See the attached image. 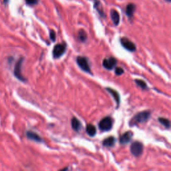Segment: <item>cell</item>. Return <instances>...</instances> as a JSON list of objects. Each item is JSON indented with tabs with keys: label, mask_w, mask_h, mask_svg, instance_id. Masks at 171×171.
I'll return each instance as SVG.
<instances>
[{
	"label": "cell",
	"mask_w": 171,
	"mask_h": 171,
	"mask_svg": "<svg viewBox=\"0 0 171 171\" xmlns=\"http://www.w3.org/2000/svg\"><path fill=\"white\" fill-rule=\"evenodd\" d=\"M151 112L148 110L143 111L136 114L130 120L129 125L130 126H134L138 124H142L148 121L151 117Z\"/></svg>",
	"instance_id": "cell-1"
},
{
	"label": "cell",
	"mask_w": 171,
	"mask_h": 171,
	"mask_svg": "<svg viewBox=\"0 0 171 171\" xmlns=\"http://www.w3.org/2000/svg\"><path fill=\"white\" fill-rule=\"evenodd\" d=\"M76 61L77 65H78V66L83 71L87 72V73L92 74L89 61H88L86 58L83 57V56H78V57L77 58Z\"/></svg>",
	"instance_id": "cell-2"
},
{
	"label": "cell",
	"mask_w": 171,
	"mask_h": 171,
	"mask_svg": "<svg viewBox=\"0 0 171 171\" xmlns=\"http://www.w3.org/2000/svg\"><path fill=\"white\" fill-rule=\"evenodd\" d=\"M66 47L67 45L65 43L56 45L52 51L53 58L54 59H58L61 57L64 54V53L66 52Z\"/></svg>",
	"instance_id": "cell-3"
},
{
	"label": "cell",
	"mask_w": 171,
	"mask_h": 171,
	"mask_svg": "<svg viewBox=\"0 0 171 171\" xmlns=\"http://www.w3.org/2000/svg\"><path fill=\"white\" fill-rule=\"evenodd\" d=\"M144 150L143 144L140 142L135 141L131 144L130 151L134 156L138 157L142 154Z\"/></svg>",
	"instance_id": "cell-4"
},
{
	"label": "cell",
	"mask_w": 171,
	"mask_h": 171,
	"mask_svg": "<svg viewBox=\"0 0 171 171\" xmlns=\"http://www.w3.org/2000/svg\"><path fill=\"white\" fill-rule=\"evenodd\" d=\"M112 120L110 117H105L100 120L99 123V128L102 131H109L112 129Z\"/></svg>",
	"instance_id": "cell-5"
},
{
	"label": "cell",
	"mask_w": 171,
	"mask_h": 171,
	"mask_svg": "<svg viewBox=\"0 0 171 171\" xmlns=\"http://www.w3.org/2000/svg\"><path fill=\"white\" fill-rule=\"evenodd\" d=\"M23 61V58H21L20 60L17 61V63H16L15 68H14V75L19 80H20V81H22V82H26V79L23 76L22 74H21V70Z\"/></svg>",
	"instance_id": "cell-6"
},
{
	"label": "cell",
	"mask_w": 171,
	"mask_h": 171,
	"mask_svg": "<svg viewBox=\"0 0 171 171\" xmlns=\"http://www.w3.org/2000/svg\"><path fill=\"white\" fill-rule=\"evenodd\" d=\"M120 43H121L122 46L126 50L129 51V52H135L136 50V45L132 41H130L129 39L126 38V37H122V38H121Z\"/></svg>",
	"instance_id": "cell-7"
},
{
	"label": "cell",
	"mask_w": 171,
	"mask_h": 171,
	"mask_svg": "<svg viewBox=\"0 0 171 171\" xmlns=\"http://www.w3.org/2000/svg\"><path fill=\"white\" fill-rule=\"evenodd\" d=\"M117 64V60L113 57H110L108 58H106L103 60L102 65L104 68L108 70H111L116 66Z\"/></svg>",
	"instance_id": "cell-8"
},
{
	"label": "cell",
	"mask_w": 171,
	"mask_h": 171,
	"mask_svg": "<svg viewBox=\"0 0 171 171\" xmlns=\"http://www.w3.org/2000/svg\"><path fill=\"white\" fill-rule=\"evenodd\" d=\"M132 136H133V133L131 132V131L126 132L125 133L123 134L121 136H120V143L121 144H123V145H125V144L130 142L131 139H132Z\"/></svg>",
	"instance_id": "cell-9"
},
{
	"label": "cell",
	"mask_w": 171,
	"mask_h": 171,
	"mask_svg": "<svg viewBox=\"0 0 171 171\" xmlns=\"http://www.w3.org/2000/svg\"><path fill=\"white\" fill-rule=\"evenodd\" d=\"M26 136L29 140H34L37 142H42V138L37 133L32 132V131H28L26 133Z\"/></svg>",
	"instance_id": "cell-10"
},
{
	"label": "cell",
	"mask_w": 171,
	"mask_h": 171,
	"mask_svg": "<svg viewBox=\"0 0 171 171\" xmlns=\"http://www.w3.org/2000/svg\"><path fill=\"white\" fill-rule=\"evenodd\" d=\"M106 90L108 91V92L112 96V97L114 98V100L116 101V102L117 104V108H118V106L120 105V97L119 93L117 91H116L115 90L112 89V88H106Z\"/></svg>",
	"instance_id": "cell-11"
},
{
	"label": "cell",
	"mask_w": 171,
	"mask_h": 171,
	"mask_svg": "<svg viewBox=\"0 0 171 171\" xmlns=\"http://www.w3.org/2000/svg\"><path fill=\"white\" fill-rule=\"evenodd\" d=\"M72 127L74 129V130H75L77 132H78L79 131L81 130V122H80V120L76 117H74L72 119Z\"/></svg>",
	"instance_id": "cell-12"
},
{
	"label": "cell",
	"mask_w": 171,
	"mask_h": 171,
	"mask_svg": "<svg viewBox=\"0 0 171 171\" xmlns=\"http://www.w3.org/2000/svg\"><path fill=\"white\" fill-rule=\"evenodd\" d=\"M116 142V138L114 136H110L104 139L102 142V144L104 146L106 147H112L114 146Z\"/></svg>",
	"instance_id": "cell-13"
},
{
	"label": "cell",
	"mask_w": 171,
	"mask_h": 171,
	"mask_svg": "<svg viewBox=\"0 0 171 171\" xmlns=\"http://www.w3.org/2000/svg\"><path fill=\"white\" fill-rule=\"evenodd\" d=\"M110 15L111 18L113 22L114 23V25L118 26L120 23V14L119 13L117 12L116 10H112L110 12Z\"/></svg>",
	"instance_id": "cell-14"
},
{
	"label": "cell",
	"mask_w": 171,
	"mask_h": 171,
	"mask_svg": "<svg viewBox=\"0 0 171 171\" xmlns=\"http://www.w3.org/2000/svg\"><path fill=\"white\" fill-rule=\"evenodd\" d=\"M94 5L95 9L98 12L102 17H104V12L103 10V7L101 2L99 0H94Z\"/></svg>",
	"instance_id": "cell-15"
},
{
	"label": "cell",
	"mask_w": 171,
	"mask_h": 171,
	"mask_svg": "<svg viewBox=\"0 0 171 171\" xmlns=\"http://www.w3.org/2000/svg\"><path fill=\"white\" fill-rule=\"evenodd\" d=\"M136 6L134 4H129L127 5L126 8V13L129 18H132L133 17L134 13Z\"/></svg>",
	"instance_id": "cell-16"
},
{
	"label": "cell",
	"mask_w": 171,
	"mask_h": 171,
	"mask_svg": "<svg viewBox=\"0 0 171 171\" xmlns=\"http://www.w3.org/2000/svg\"><path fill=\"white\" fill-rule=\"evenodd\" d=\"M86 132L90 136H94L96 134V128L93 124H88L86 126Z\"/></svg>",
	"instance_id": "cell-17"
},
{
	"label": "cell",
	"mask_w": 171,
	"mask_h": 171,
	"mask_svg": "<svg viewBox=\"0 0 171 171\" xmlns=\"http://www.w3.org/2000/svg\"><path fill=\"white\" fill-rule=\"evenodd\" d=\"M78 38L82 42H84L87 39V34L84 29H80L78 32Z\"/></svg>",
	"instance_id": "cell-18"
},
{
	"label": "cell",
	"mask_w": 171,
	"mask_h": 171,
	"mask_svg": "<svg viewBox=\"0 0 171 171\" xmlns=\"http://www.w3.org/2000/svg\"><path fill=\"white\" fill-rule=\"evenodd\" d=\"M159 122L164 126L166 128H169L170 126L169 120L164 118H159Z\"/></svg>",
	"instance_id": "cell-19"
},
{
	"label": "cell",
	"mask_w": 171,
	"mask_h": 171,
	"mask_svg": "<svg viewBox=\"0 0 171 171\" xmlns=\"http://www.w3.org/2000/svg\"><path fill=\"white\" fill-rule=\"evenodd\" d=\"M135 82L138 86H140L141 88H142V89H147V88H147V84H146V82H144L143 80L136 79Z\"/></svg>",
	"instance_id": "cell-20"
},
{
	"label": "cell",
	"mask_w": 171,
	"mask_h": 171,
	"mask_svg": "<svg viewBox=\"0 0 171 171\" xmlns=\"http://www.w3.org/2000/svg\"><path fill=\"white\" fill-rule=\"evenodd\" d=\"M50 37L51 40H52V42H55L56 41V34L55 31L50 30Z\"/></svg>",
	"instance_id": "cell-21"
},
{
	"label": "cell",
	"mask_w": 171,
	"mask_h": 171,
	"mask_svg": "<svg viewBox=\"0 0 171 171\" xmlns=\"http://www.w3.org/2000/svg\"><path fill=\"white\" fill-rule=\"evenodd\" d=\"M39 0H26V3L29 5H34L38 4Z\"/></svg>",
	"instance_id": "cell-22"
},
{
	"label": "cell",
	"mask_w": 171,
	"mask_h": 171,
	"mask_svg": "<svg viewBox=\"0 0 171 171\" xmlns=\"http://www.w3.org/2000/svg\"><path fill=\"white\" fill-rule=\"evenodd\" d=\"M124 73V69L120 67H118L116 69H115V74L118 76H120V75Z\"/></svg>",
	"instance_id": "cell-23"
},
{
	"label": "cell",
	"mask_w": 171,
	"mask_h": 171,
	"mask_svg": "<svg viewBox=\"0 0 171 171\" xmlns=\"http://www.w3.org/2000/svg\"><path fill=\"white\" fill-rule=\"evenodd\" d=\"M8 1H9V0H4V4L5 5H6L8 3Z\"/></svg>",
	"instance_id": "cell-24"
}]
</instances>
